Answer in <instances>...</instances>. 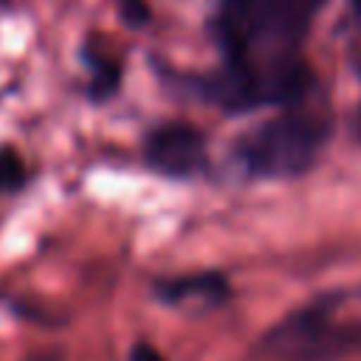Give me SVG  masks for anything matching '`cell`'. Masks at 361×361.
Wrapping results in <instances>:
<instances>
[{
    "label": "cell",
    "instance_id": "5",
    "mask_svg": "<svg viewBox=\"0 0 361 361\" xmlns=\"http://www.w3.org/2000/svg\"><path fill=\"white\" fill-rule=\"evenodd\" d=\"M152 296L183 313H209L231 299V285L220 271L158 276L152 279Z\"/></svg>",
    "mask_w": 361,
    "mask_h": 361
},
{
    "label": "cell",
    "instance_id": "1",
    "mask_svg": "<svg viewBox=\"0 0 361 361\" xmlns=\"http://www.w3.org/2000/svg\"><path fill=\"white\" fill-rule=\"evenodd\" d=\"M305 102L288 104L285 113L245 130L234 141L231 161L248 178H296L316 164L330 138V116Z\"/></svg>",
    "mask_w": 361,
    "mask_h": 361
},
{
    "label": "cell",
    "instance_id": "2",
    "mask_svg": "<svg viewBox=\"0 0 361 361\" xmlns=\"http://www.w3.org/2000/svg\"><path fill=\"white\" fill-rule=\"evenodd\" d=\"M341 293H324L268 330L254 347L251 361H338L361 350V322L333 319Z\"/></svg>",
    "mask_w": 361,
    "mask_h": 361
},
{
    "label": "cell",
    "instance_id": "8",
    "mask_svg": "<svg viewBox=\"0 0 361 361\" xmlns=\"http://www.w3.org/2000/svg\"><path fill=\"white\" fill-rule=\"evenodd\" d=\"M118 17L130 28H141L149 23V6L147 0H118Z\"/></svg>",
    "mask_w": 361,
    "mask_h": 361
},
{
    "label": "cell",
    "instance_id": "9",
    "mask_svg": "<svg viewBox=\"0 0 361 361\" xmlns=\"http://www.w3.org/2000/svg\"><path fill=\"white\" fill-rule=\"evenodd\" d=\"M127 361H166V358L158 353V347H155V344H149L147 338H141V341H135V344L130 347Z\"/></svg>",
    "mask_w": 361,
    "mask_h": 361
},
{
    "label": "cell",
    "instance_id": "10",
    "mask_svg": "<svg viewBox=\"0 0 361 361\" xmlns=\"http://www.w3.org/2000/svg\"><path fill=\"white\" fill-rule=\"evenodd\" d=\"M350 8H353L355 17H361V0H350Z\"/></svg>",
    "mask_w": 361,
    "mask_h": 361
},
{
    "label": "cell",
    "instance_id": "3",
    "mask_svg": "<svg viewBox=\"0 0 361 361\" xmlns=\"http://www.w3.org/2000/svg\"><path fill=\"white\" fill-rule=\"evenodd\" d=\"M144 161L152 172L175 180H189L200 175L209 164L206 138L197 127L186 121H166L147 133Z\"/></svg>",
    "mask_w": 361,
    "mask_h": 361
},
{
    "label": "cell",
    "instance_id": "6",
    "mask_svg": "<svg viewBox=\"0 0 361 361\" xmlns=\"http://www.w3.org/2000/svg\"><path fill=\"white\" fill-rule=\"evenodd\" d=\"M82 56H85V65L90 68L87 93H90V99L104 102L107 96H113L118 90V85H121V68H118L116 59H107L104 54L90 51V45L82 48Z\"/></svg>",
    "mask_w": 361,
    "mask_h": 361
},
{
    "label": "cell",
    "instance_id": "7",
    "mask_svg": "<svg viewBox=\"0 0 361 361\" xmlns=\"http://www.w3.org/2000/svg\"><path fill=\"white\" fill-rule=\"evenodd\" d=\"M25 164L17 149L0 147V192H17L25 183Z\"/></svg>",
    "mask_w": 361,
    "mask_h": 361
},
{
    "label": "cell",
    "instance_id": "4",
    "mask_svg": "<svg viewBox=\"0 0 361 361\" xmlns=\"http://www.w3.org/2000/svg\"><path fill=\"white\" fill-rule=\"evenodd\" d=\"M274 11L276 0H220L214 31L226 59H262Z\"/></svg>",
    "mask_w": 361,
    "mask_h": 361
},
{
    "label": "cell",
    "instance_id": "11",
    "mask_svg": "<svg viewBox=\"0 0 361 361\" xmlns=\"http://www.w3.org/2000/svg\"><path fill=\"white\" fill-rule=\"evenodd\" d=\"M31 361H51V355H45V358H31Z\"/></svg>",
    "mask_w": 361,
    "mask_h": 361
}]
</instances>
